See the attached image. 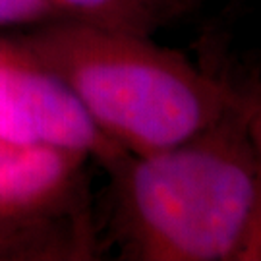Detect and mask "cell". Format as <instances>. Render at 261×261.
<instances>
[{"mask_svg":"<svg viewBox=\"0 0 261 261\" xmlns=\"http://www.w3.org/2000/svg\"><path fill=\"white\" fill-rule=\"evenodd\" d=\"M122 257L261 259V151L252 85H236L221 116L192 138L109 170Z\"/></svg>","mask_w":261,"mask_h":261,"instance_id":"obj_1","label":"cell"},{"mask_svg":"<svg viewBox=\"0 0 261 261\" xmlns=\"http://www.w3.org/2000/svg\"><path fill=\"white\" fill-rule=\"evenodd\" d=\"M126 151L16 41H0V259H91L87 167Z\"/></svg>","mask_w":261,"mask_h":261,"instance_id":"obj_2","label":"cell"},{"mask_svg":"<svg viewBox=\"0 0 261 261\" xmlns=\"http://www.w3.org/2000/svg\"><path fill=\"white\" fill-rule=\"evenodd\" d=\"M151 35L56 19L16 39L130 155L172 147L213 124L236 85Z\"/></svg>","mask_w":261,"mask_h":261,"instance_id":"obj_3","label":"cell"},{"mask_svg":"<svg viewBox=\"0 0 261 261\" xmlns=\"http://www.w3.org/2000/svg\"><path fill=\"white\" fill-rule=\"evenodd\" d=\"M66 19L151 35L167 16L168 0H58Z\"/></svg>","mask_w":261,"mask_h":261,"instance_id":"obj_4","label":"cell"},{"mask_svg":"<svg viewBox=\"0 0 261 261\" xmlns=\"http://www.w3.org/2000/svg\"><path fill=\"white\" fill-rule=\"evenodd\" d=\"M64 18L58 0H0V31L39 28Z\"/></svg>","mask_w":261,"mask_h":261,"instance_id":"obj_5","label":"cell"},{"mask_svg":"<svg viewBox=\"0 0 261 261\" xmlns=\"http://www.w3.org/2000/svg\"><path fill=\"white\" fill-rule=\"evenodd\" d=\"M168 2H174V4H176V2H178V0H168Z\"/></svg>","mask_w":261,"mask_h":261,"instance_id":"obj_6","label":"cell"}]
</instances>
